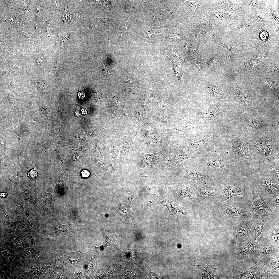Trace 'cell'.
I'll return each mask as SVG.
<instances>
[{
    "mask_svg": "<svg viewBox=\"0 0 279 279\" xmlns=\"http://www.w3.org/2000/svg\"><path fill=\"white\" fill-rule=\"evenodd\" d=\"M220 113L219 112L213 109H208L204 111L202 114L203 118L209 120L220 118L221 115Z\"/></svg>",
    "mask_w": 279,
    "mask_h": 279,
    "instance_id": "44dd1931",
    "label": "cell"
},
{
    "mask_svg": "<svg viewBox=\"0 0 279 279\" xmlns=\"http://www.w3.org/2000/svg\"><path fill=\"white\" fill-rule=\"evenodd\" d=\"M6 194L5 193H1V196L4 197L6 195Z\"/></svg>",
    "mask_w": 279,
    "mask_h": 279,
    "instance_id": "f907efd6",
    "label": "cell"
},
{
    "mask_svg": "<svg viewBox=\"0 0 279 279\" xmlns=\"http://www.w3.org/2000/svg\"><path fill=\"white\" fill-rule=\"evenodd\" d=\"M73 16L76 20L79 21L81 18V14L80 12H76L73 14Z\"/></svg>",
    "mask_w": 279,
    "mask_h": 279,
    "instance_id": "ab89813d",
    "label": "cell"
},
{
    "mask_svg": "<svg viewBox=\"0 0 279 279\" xmlns=\"http://www.w3.org/2000/svg\"><path fill=\"white\" fill-rule=\"evenodd\" d=\"M235 135L247 142L267 134L279 124V106H261L252 112L241 113L235 122Z\"/></svg>",
    "mask_w": 279,
    "mask_h": 279,
    "instance_id": "6da1fadb",
    "label": "cell"
},
{
    "mask_svg": "<svg viewBox=\"0 0 279 279\" xmlns=\"http://www.w3.org/2000/svg\"><path fill=\"white\" fill-rule=\"evenodd\" d=\"M167 150L163 149L160 151L152 154L142 153L140 155V161L146 167H151L160 162L165 157Z\"/></svg>",
    "mask_w": 279,
    "mask_h": 279,
    "instance_id": "5bb4252c",
    "label": "cell"
},
{
    "mask_svg": "<svg viewBox=\"0 0 279 279\" xmlns=\"http://www.w3.org/2000/svg\"><path fill=\"white\" fill-rule=\"evenodd\" d=\"M197 161L202 165L207 167L221 168L226 171L224 165V160L221 155L216 153H201Z\"/></svg>",
    "mask_w": 279,
    "mask_h": 279,
    "instance_id": "8fae6325",
    "label": "cell"
},
{
    "mask_svg": "<svg viewBox=\"0 0 279 279\" xmlns=\"http://www.w3.org/2000/svg\"><path fill=\"white\" fill-rule=\"evenodd\" d=\"M218 59L216 57L213 58L210 61V65L211 66H213L218 62Z\"/></svg>",
    "mask_w": 279,
    "mask_h": 279,
    "instance_id": "b9f144b4",
    "label": "cell"
},
{
    "mask_svg": "<svg viewBox=\"0 0 279 279\" xmlns=\"http://www.w3.org/2000/svg\"><path fill=\"white\" fill-rule=\"evenodd\" d=\"M82 176L84 177H87L89 175V173L87 171H84L82 172Z\"/></svg>",
    "mask_w": 279,
    "mask_h": 279,
    "instance_id": "ee69618b",
    "label": "cell"
},
{
    "mask_svg": "<svg viewBox=\"0 0 279 279\" xmlns=\"http://www.w3.org/2000/svg\"><path fill=\"white\" fill-rule=\"evenodd\" d=\"M225 140V143L234 153L235 162L243 164L252 161L253 157L246 142L235 135L228 136Z\"/></svg>",
    "mask_w": 279,
    "mask_h": 279,
    "instance_id": "8992f818",
    "label": "cell"
},
{
    "mask_svg": "<svg viewBox=\"0 0 279 279\" xmlns=\"http://www.w3.org/2000/svg\"><path fill=\"white\" fill-rule=\"evenodd\" d=\"M199 274L202 278H219L217 274V267L197 259L195 260Z\"/></svg>",
    "mask_w": 279,
    "mask_h": 279,
    "instance_id": "4fadbf2b",
    "label": "cell"
},
{
    "mask_svg": "<svg viewBox=\"0 0 279 279\" xmlns=\"http://www.w3.org/2000/svg\"><path fill=\"white\" fill-rule=\"evenodd\" d=\"M208 90L211 96L219 100H222L223 98L220 89L216 84L210 83L209 85Z\"/></svg>",
    "mask_w": 279,
    "mask_h": 279,
    "instance_id": "7402d4cb",
    "label": "cell"
},
{
    "mask_svg": "<svg viewBox=\"0 0 279 279\" xmlns=\"http://www.w3.org/2000/svg\"><path fill=\"white\" fill-rule=\"evenodd\" d=\"M219 205L221 211L216 213L219 221H223L236 216H245L252 218L251 214L249 211H246L236 206L227 200L222 202Z\"/></svg>",
    "mask_w": 279,
    "mask_h": 279,
    "instance_id": "9c48e42d",
    "label": "cell"
},
{
    "mask_svg": "<svg viewBox=\"0 0 279 279\" xmlns=\"http://www.w3.org/2000/svg\"><path fill=\"white\" fill-rule=\"evenodd\" d=\"M253 245V243L251 241L249 242L241 248V253L244 254L247 253L250 250Z\"/></svg>",
    "mask_w": 279,
    "mask_h": 279,
    "instance_id": "f546056e",
    "label": "cell"
},
{
    "mask_svg": "<svg viewBox=\"0 0 279 279\" xmlns=\"http://www.w3.org/2000/svg\"><path fill=\"white\" fill-rule=\"evenodd\" d=\"M222 192L213 202L219 205L222 202L232 197L242 196L249 199L252 195V187L246 181L240 178L229 179L223 182Z\"/></svg>",
    "mask_w": 279,
    "mask_h": 279,
    "instance_id": "277c9868",
    "label": "cell"
},
{
    "mask_svg": "<svg viewBox=\"0 0 279 279\" xmlns=\"http://www.w3.org/2000/svg\"><path fill=\"white\" fill-rule=\"evenodd\" d=\"M268 217L266 216L260 217L252 227L250 233L255 239L258 238L261 234Z\"/></svg>",
    "mask_w": 279,
    "mask_h": 279,
    "instance_id": "d6986e66",
    "label": "cell"
},
{
    "mask_svg": "<svg viewBox=\"0 0 279 279\" xmlns=\"http://www.w3.org/2000/svg\"><path fill=\"white\" fill-rule=\"evenodd\" d=\"M274 267L275 268H279V260H276L273 263V264Z\"/></svg>",
    "mask_w": 279,
    "mask_h": 279,
    "instance_id": "bcb514c9",
    "label": "cell"
},
{
    "mask_svg": "<svg viewBox=\"0 0 279 279\" xmlns=\"http://www.w3.org/2000/svg\"><path fill=\"white\" fill-rule=\"evenodd\" d=\"M134 196L132 195L129 198L128 197L125 198L121 203L117 210L118 214L121 215L128 223H130L133 214L131 209L130 204Z\"/></svg>",
    "mask_w": 279,
    "mask_h": 279,
    "instance_id": "2e32d148",
    "label": "cell"
},
{
    "mask_svg": "<svg viewBox=\"0 0 279 279\" xmlns=\"http://www.w3.org/2000/svg\"><path fill=\"white\" fill-rule=\"evenodd\" d=\"M75 115L77 116H80L81 115L80 112L78 110H76L75 112Z\"/></svg>",
    "mask_w": 279,
    "mask_h": 279,
    "instance_id": "681fc988",
    "label": "cell"
},
{
    "mask_svg": "<svg viewBox=\"0 0 279 279\" xmlns=\"http://www.w3.org/2000/svg\"><path fill=\"white\" fill-rule=\"evenodd\" d=\"M77 227V223L65 225H60L59 228V234L61 235H64L73 231Z\"/></svg>",
    "mask_w": 279,
    "mask_h": 279,
    "instance_id": "603a6c76",
    "label": "cell"
},
{
    "mask_svg": "<svg viewBox=\"0 0 279 279\" xmlns=\"http://www.w3.org/2000/svg\"><path fill=\"white\" fill-rule=\"evenodd\" d=\"M278 83V81L277 80L273 81L266 82V85L271 91H274Z\"/></svg>",
    "mask_w": 279,
    "mask_h": 279,
    "instance_id": "1f68e13d",
    "label": "cell"
},
{
    "mask_svg": "<svg viewBox=\"0 0 279 279\" xmlns=\"http://www.w3.org/2000/svg\"><path fill=\"white\" fill-rule=\"evenodd\" d=\"M173 67L174 71L175 72L176 75L178 78H180L181 76V73L180 70L178 66L171 60H170Z\"/></svg>",
    "mask_w": 279,
    "mask_h": 279,
    "instance_id": "e575fe53",
    "label": "cell"
},
{
    "mask_svg": "<svg viewBox=\"0 0 279 279\" xmlns=\"http://www.w3.org/2000/svg\"><path fill=\"white\" fill-rule=\"evenodd\" d=\"M270 71H277H277H278V68H277V67H276V66H273L272 67V68H271Z\"/></svg>",
    "mask_w": 279,
    "mask_h": 279,
    "instance_id": "7dc6e473",
    "label": "cell"
},
{
    "mask_svg": "<svg viewBox=\"0 0 279 279\" xmlns=\"http://www.w3.org/2000/svg\"><path fill=\"white\" fill-rule=\"evenodd\" d=\"M263 253L265 254H268L270 253L272 251L271 248L269 246L265 247L262 249Z\"/></svg>",
    "mask_w": 279,
    "mask_h": 279,
    "instance_id": "74e56055",
    "label": "cell"
},
{
    "mask_svg": "<svg viewBox=\"0 0 279 279\" xmlns=\"http://www.w3.org/2000/svg\"><path fill=\"white\" fill-rule=\"evenodd\" d=\"M81 112L83 114H85L87 113V111L86 109L84 108H82L81 110Z\"/></svg>",
    "mask_w": 279,
    "mask_h": 279,
    "instance_id": "c3c4849f",
    "label": "cell"
},
{
    "mask_svg": "<svg viewBox=\"0 0 279 279\" xmlns=\"http://www.w3.org/2000/svg\"><path fill=\"white\" fill-rule=\"evenodd\" d=\"M132 137L130 139L125 141L122 148L123 153L126 154L133 151L134 141Z\"/></svg>",
    "mask_w": 279,
    "mask_h": 279,
    "instance_id": "d4e9b609",
    "label": "cell"
},
{
    "mask_svg": "<svg viewBox=\"0 0 279 279\" xmlns=\"http://www.w3.org/2000/svg\"><path fill=\"white\" fill-rule=\"evenodd\" d=\"M249 27L247 25H243L238 28V30L239 32H242L247 30Z\"/></svg>",
    "mask_w": 279,
    "mask_h": 279,
    "instance_id": "8d00e7d4",
    "label": "cell"
},
{
    "mask_svg": "<svg viewBox=\"0 0 279 279\" xmlns=\"http://www.w3.org/2000/svg\"><path fill=\"white\" fill-rule=\"evenodd\" d=\"M279 124L273 126L268 133L255 139L246 142L253 157L273 163L271 154L274 144L273 138Z\"/></svg>",
    "mask_w": 279,
    "mask_h": 279,
    "instance_id": "3957f363",
    "label": "cell"
},
{
    "mask_svg": "<svg viewBox=\"0 0 279 279\" xmlns=\"http://www.w3.org/2000/svg\"><path fill=\"white\" fill-rule=\"evenodd\" d=\"M38 170L36 166L35 168L31 170L27 174L28 176L32 179L36 178L37 176Z\"/></svg>",
    "mask_w": 279,
    "mask_h": 279,
    "instance_id": "d6a6232c",
    "label": "cell"
},
{
    "mask_svg": "<svg viewBox=\"0 0 279 279\" xmlns=\"http://www.w3.org/2000/svg\"><path fill=\"white\" fill-rule=\"evenodd\" d=\"M270 237L275 241H278L279 239L278 226L274 227L272 230L270 234Z\"/></svg>",
    "mask_w": 279,
    "mask_h": 279,
    "instance_id": "83f0119b",
    "label": "cell"
},
{
    "mask_svg": "<svg viewBox=\"0 0 279 279\" xmlns=\"http://www.w3.org/2000/svg\"><path fill=\"white\" fill-rule=\"evenodd\" d=\"M245 1L249 5L253 6L255 7L258 5L257 1H256L245 0Z\"/></svg>",
    "mask_w": 279,
    "mask_h": 279,
    "instance_id": "f35d334b",
    "label": "cell"
},
{
    "mask_svg": "<svg viewBox=\"0 0 279 279\" xmlns=\"http://www.w3.org/2000/svg\"><path fill=\"white\" fill-rule=\"evenodd\" d=\"M43 60L41 58H39L36 60V64L38 66H40L43 63Z\"/></svg>",
    "mask_w": 279,
    "mask_h": 279,
    "instance_id": "f6af8a7d",
    "label": "cell"
},
{
    "mask_svg": "<svg viewBox=\"0 0 279 279\" xmlns=\"http://www.w3.org/2000/svg\"><path fill=\"white\" fill-rule=\"evenodd\" d=\"M272 166L269 169L268 174L270 176L273 177L276 181L277 184H279V166L277 164L272 163Z\"/></svg>",
    "mask_w": 279,
    "mask_h": 279,
    "instance_id": "cb8c5ba5",
    "label": "cell"
},
{
    "mask_svg": "<svg viewBox=\"0 0 279 279\" xmlns=\"http://www.w3.org/2000/svg\"><path fill=\"white\" fill-rule=\"evenodd\" d=\"M251 191L252 204L249 211L253 221L258 220L261 217H269L276 214L266 202L261 189L258 187H252Z\"/></svg>",
    "mask_w": 279,
    "mask_h": 279,
    "instance_id": "52a82bcc",
    "label": "cell"
},
{
    "mask_svg": "<svg viewBox=\"0 0 279 279\" xmlns=\"http://www.w3.org/2000/svg\"><path fill=\"white\" fill-rule=\"evenodd\" d=\"M78 96L79 99H82L85 97V94L84 91H80L78 93Z\"/></svg>",
    "mask_w": 279,
    "mask_h": 279,
    "instance_id": "7bdbcfd3",
    "label": "cell"
},
{
    "mask_svg": "<svg viewBox=\"0 0 279 279\" xmlns=\"http://www.w3.org/2000/svg\"><path fill=\"white\" fill-rule=\"evenodd\" d=\"M258 181L264 198L268 200L271 196L273 190L279 189V184L272 180L267 172L261 174L258 176Z\"/></svg>",
    "mask_w": 279,
    "mask_h": 279,
    "instance_id": "7c38bea8",
    "label": "cell"
},
{
    "mask_svg": "<svg viewBox=\"0 0 279 279\" xmlns=\"http://www.w3.org/2000/svg\"><path fill=\"white\" fill-rule=\"evenodd\" d=\"M218 17L221 19H226L228 18L229 17V15L226 13L224 12H221L219 13H216Z\"/></svg>",
    "mask_w": 279,
    "mask_h": 279,
    "instance_id": "d590c367",
    "label": "cell"
},
{
    "mask_svg": "<svg viewBox=\"0 0 279 279\" xmlns=\"http://www.w3.org/2000/svg\"><path fill=\"white\" fill-rule=\"evenodd\" d=\"M220 136L216 135L213 133H209L204 138L193 142L188 143L187 145L186 148L188 150H200L207 142L214 138Z\"/></svg>",
    "mask_w": 279,
    "mask_h": 279,
    "instance_id": "ac0fdd59",
    "label": "cell"
},
{
    "mask_svg": "<svg viewBox=\"0 0 279 279\" xmlns=\"http://www.w3.org/2000/svg\"><path fill=\"white\" fill-rule=\"evenodd\" d=\"M239 222L234 225L233 228L237 236L239 237L245 236L249 232L251 227L250 219L251 218L245 216H238Z\"/></svg>",
    "mask_w": 279,
    "mask_h": 279,
    "instance_id": "9a60e30c",
    "label": "cell"
},
{
    "mask_svg": "<svg viewBox=\"0 0 279 279\" xmlns=\"http://www.w3.org/2000/svg\"><path fill=\"white\" fill-rule=\"evenodd\" d=\"M163 187L166 190L172 192L177 200L187 203H202L194 193L195 188L192 186L180 183L173 187Z\"/></svg>",
    "mask_w": 279,
    "mask_h": 279,
    "instance_id": "ba28073f",
    "label": "cell"
},
{
    "mask_svg": "<svg viewBox=\"0 0 279 279\" xmlns=\"http://www.w3.org/2000/svg\"><path fill=\"white\" fill-rule=\"evenodd\" d=\"M279 190L276 193L272 192L271 197L267 200L269 202L268 206L276 214L279 215Z\"/></svg>",
    "mask_w": 279,
    "mask_h": 279,
    "instance_id": "ffe728a7",
    "label": "cell"
},
{
    "mask_svg": "<svg viewBox=\"0 0 279 279\" xmlns=\"http://www.w3.org/2000/svg\"><path fill=\"white\" fill-rule=\"evenodd\" d=\"M162 143V139L161 135L151 130L148 132L144 140V145L146 147L152 146L161 147Z\"/></svg>",
    "mask_w": 279,
    "mask_h": 279,
    "instance_id": "e0dca14e",
    "label": "cell"
},
{
    "mask_svg": "<svg viewBox=\"0 0 279 279\" xmlns=\"http://www.w3.org/2000/svg\"><path fill=\"white\" fill-rule=\"evenodd\" d=\"M188 126L185 124L180 123L173 126L170 128V130L173 133H176L177 132L187 129Z\"/></svg>",
    "mask_w": 279,
    "mask_h": 279,
    "instance_id": "484cf974",
    "label": "cell"
},
{
    "mask_svg": "<svg viewBox=\"0 0 279 279\" xmlns=\"http://www.w3.org/2000/svg\"><path fill=\"white\" fill-rule=\"evenodd\" d=\"M104 241L103 245V246H111L115 247L116 244V241L114 237H108V236L105 234L104 235Z\"/></svg>",
    "mask_w": 279,
    "mask_h": 279,
    "instance_id": "4316f807",
    "label": "cell"
},
{
    "mask_svg": "<svg viewBox=\"0 0 279 279\" xmlns=\"http://www.w3.org/2000/svg\"><path fill=\"white\" fill-rule=\"evenodd\" d=\"M201 154L200 150L184 149L173 145L167 150L166 155L160 162V166L164 170L169 171L184 160L199 158Z\"/></svg>",
    "mask_w": 279,
    "mask_h": 279,
    "instance_id": "5b68a950",
    "label": "cell"
},
{
    "mask_svg": "<svg viewBox=\"0 0 279 279\" xmlns=\"http://www.w3.org/2000/svg\"><path fill=\"white\" fill-rule=\"evenodd\" d=\"M110 154L114 164L117 163L119 158L120 152L118 149H112L110 151Z\"/></svg>",
    "mask_w": 279,
    "mask_h": 279,
    "instance_id": "f1b7e54d",
    "label": "cell"
},
{
    "mask_svg": "<svg viewBox=\"0 0 279 279\" xmlns=\"http://www.w3.org/2000/svg\"><path fill=\"white\" fill-rule=\"evenodd\" d=\"M220 189L214 182L205 183L196 188L194 191V193L197 198L202 203L204 200H207L211 197L217 198L221 193Z\"/></svg>",
    "mask_w": 279,
    "mask_h": 279,
    "instance_id": "30bf717a",
    "label": "cell"
},
{
    "mask_svg": "<svg viewBox=\"0 0 279 279\" xmlns=\"http://www.w3.org/2000/svg\"><path fill=\"white\" fill-rule=\"evenodd\" d=\"M251 20L256 22L261 23L265 21V19L261 16L257 15H253L250 17Z\"/></svg>",
    "mask_w": 279,
    "mask_h": 279,
    "instance_id": "836d02e7",
    "label": "cell"
},
{
    "mask_svg": "<svg viewBox=\"0 0 279 279\" xmlns=\"http://www.w3.org/2000/svg\"><path fill=\"white\" fill-rule=\"evenodd\" d=\"M69 37V35L66 34L63 36L61 40V43L62 44L66 43L67 42Z\"/></svg>",
    "mask_w": 279,
    "mask_h": 279,
    "instance_id": "60d3db41",
    "label": "cell"
},
{
    "mask_svg": "<svg viewBox=\"0 0 279 279\" xmlns=\"http://www.w3.org/2000/svg\"><path fill=\"white\" fill-rule=\"evenodd\" d=\"M210 167L204 166L197 161L185 164L179 170V175L182 180L181 183L196 188L205 183L213 181L214 174Z\"/></svg>",
    "mask_w": 279,
    "mask_h": 279,
    "instance_id": "7a4b0ae2",
    "label": "cell"
},
{
    "mask_svg": "<svg viewBox=\"0 0 279 279\" xmlns=\"http://www.w3.org/2000/svg\"><path fill=\"white\" fill-rule=\"evenodd\" d=\"M223 45V46L230 51H237L239 49L238 46L235 44L230 43L224 44Z\"/></svg>",
    "mask_w": 279,
    "mask_h": 279,
    "instance_id": "4dcf8cb0",
    "label": "cell"
}]
</instances>
